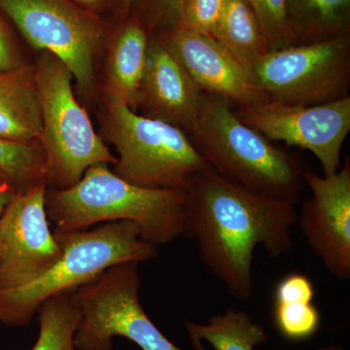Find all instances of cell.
<instances>
[{
	"mask_svg": "<svg viewBox=\"0 0 350 350\" xmlns=\"http://www.w3.org/2000/svg\"><path fill=\"white\" fill-rule=\"evenodd\" d=\"M183 234L195 239L200 261L239 301L253 294L252 262L262 244L271 258L293 247L297 213L221 176L207 163L185 189Z\"/></svg>",
	"mask_w": 350,
	"mask_h": 350,
	"instance_id": "cell-1",
	"label": "cell"
},
{
	"mask_svg": "<svg viewBox=\"0 0 350 350\" xmlns=\"http://www.w3.org/2000/svg\"><path fill=\"white\" fill-rule=\"evenodd\" d=\"M185 190L133 185L108 170L92 165L72 187L46 193V213L55 231H85L100 223L131 221L142 238L165 245L183 234Z\"/></svg>",
	"mask_w": 350,
	"mask_h": 350,
	"instance_id": "cell-2",
	"label": "cell"
},
{
	"mask_svg": "<svg viewBox=\"0 0 350 350\" xmlns=\"http://www.w3.org/2000/svg\"><path fill=\"white\" fill-rule=\"evenodd\" d=\"M232 105L215 94H202L197 122L189 135L196 150L228 180L296 206L306 185L303 163L245 125Z\"/></svg>",
	"mask_w": 350,
	"mask_h": 350,
	"instance_id": "cell-3",
	"label": "cell"
},
{
	"mask_svg": "<svg viewBox=\"0 0 350 350\" xmlns=\"http://www.w3.org/2000/svg\"><path fill=\"white\" fill-rule=\"evenodd\" d=\"M54 234L63 247L62 256L34 282L0 290V323L29 326L51 297L87 284L115 265L140 264L158 256L156 246L145 241L138 226L131 221L105 223L85 231H54Z\"/></svg>",
	"mask_w": 350,
	"mask_h": 350,
	"instance_id": "cell-4",
	"label": "cell"
},
{
	"mask_svg": "<svg viewBox=\"0 0 350 350\" xmlns=\"http://www.w3.org/2000/svg\"><path fill=\"white\" fill-rule=\"evenodd\" d=\"M46 54L34 68L42 117L41 144L47 161L46 186L64 190L78 183L92 165H115L117 158L76 100L70 71L56 57Z\"/></svg>",
	"mask_w": 350,
	"mask_h": 350,
	"instance_id": "cell-5",
	"label": "cell"
},
{
	"mask_svg": "<svg viewBox=\"0 0 350 350\" xmlns=\"http://www.w3.org/2000/svg\"><path fill=\"white\" fill-rule=\"evenodd\" d=\"M105 137L118 153L113 174L138 187L185 190L206 163L187 133L126 107H109Z\"/></svg>",
	"mask_w": 350,
	"mask_h": 350,
	"instance_id": "cell-6",
	"label": "cell"
},
{
	"mask_svg": "<svg viewBox=\"0 0 350 350\" xmlns=\"http://www.w3.org/2000/svg\"><path fill=\"white\" fill-rule=\"evenodd\" d=\"M139 264L121 262L76 288L80 322L76 350H113V338H125L142 350H182L149 319L139 301Z\"/></svg>",
	"mask_w": 350,
	"mask_h": 350,
	"instance_id": "cell-7",
	"label": "cell"
},
{
	"mask_svg": "<svg viewBox=\"0 0 350 350\" xmlns=\"http://www.w3.org/2000/svg\"><path fill=\"white\" fill-rule=\"evenodd\" d=\"M250 71L268 100L310 107L342 100L349 96V34L269 51Z\"/></svg>",
	"mask_w": 350,
	"mask_h": 350,
	"instance_id": "cell-8",
	"label": "cell"
},
{
	"mask_svg": "<svg viewBox=\"0 0 350 350\" xmlns=\"http://www.w3.org/2000/svg\"><path fill=\"white\" fill-rule=\"evenodd\" d=\"M0 9L34 48L56 57L82 92L93 85L94 55L103 29L68 0H0Z\"/></svg>",
	"mask_w": 350,
	"mask_h": 350,
	"instance_id": "cell-9",
	"label": "cell"
},
{
	"mask_svg": "<svg viewBox=\"0 0 350 350\" xmlns=\"http://www.w3.org/2000/svg\"><path fill=\"white\" fill-rule=\"evenodd\" d=\"M236 108L241 121L271 142L312 152L324 175L338 172L342 144L350 131L349 96L310 107L265 100Z\"/></svg>",
	"mask_w": 350,
	"mask_h": 350,
	"instance_id": "cell-10",
	"label": "cell"
},
{
	"mask_svg": "<svg viewBox=\"0 0 350 350\" xmlns=\"http://www.w3.org/2000/svg\"><path fill=\"white\" fill-rule=\"evenodd\" d=\"M46 193L41 184L16 194L0 216V290L34 282L62 256L46 213Z\"/></svg>",
	"mask_w": 350,
	"mask_h": 350,
	"instance_id": "cell-11",
	"label": "cell"
},
{
	"mask_svg": "<svg viewBox=\"0 0 350 350\" xmlns=\"http://www.w3.org/2000/svg\"><path fill=\"white\" fill-rule=\"evenodd\" d=\"M304 180L312 197L301 204L299 226L308 247L328 273L350 278V162L331 175L306 170Z\"/></svg>",
	"mask_w": 350,
	"mask_h": 350,
	"instance_id": "cell-12",
	"label": "cell"
},
{
	"mask_svg": "<svg viewBox=\"0 0 350 350\" xmlns=\"http://www.w3.org/2000/svg\"><path fill=\"white\" fill-rule=\"evenodd\" d=\"M160 38L204 93L224 98L237 107L268 100L250 69L211 36L170 29Z\"/></svg>",
	"mask_w": 350,
	"mask_h": 350,
	"instance_id": "cell-13",
	"label": "cell"
},
{
	"mask_svg": "<svg viewBox=\"0 0 350 350\" xmlns=\"http://www.w3.org/2000/svg\"><path fill=\"white\" fill-rule=\"evenodd\" d=\"M204 92L162 39L149 42L138 107L146 117L161 120L191 135Z\"/></svg>",
	"mask_w": 350,
	"mask_h": 350,
	"instance_id": "cell-14",
	"label": "cell"
},
{
	"mask_svg": "<svg viewBox=\"0 0 350 350\" xmlns=\"http://www.w3.org/2000/svg\"><path fill=\"white\" fill-rule=\"evenodd\" d=\"M42 117L36 69L22 64L0 72V138L41 142Z\"/></svg>",
	"mask_w": 350,
	"mask_h": 350,
	"instance_id": "cell-15",
	"label": "cell"
},
{
	"mask_svg": "<svg viewBox=\"0 0 350 350\" xmlns=\"http://www.w3.org/2000/svg\"><path fill=\"white\" fill-rule=\"evenodd\" d=\"M148 45L146 29L139 22L125 25L115 38L107 66L110 107H138Z\"/></svg>",
	"mask_w": 350,
	"mask_h": 350,
	"instance_id": "cell-16",
	"label": "cell"
},
{
	"mask_svg": "<svg viewBox=\"0 0 350 350\" xmlns=\"http://www.w3.org/2000/svg\"><path fill=\"white\" fill-rule=\"evenodd\" d=\"M314 297L312 280L303 273H289L280 280L273 297V319L283 337L300 342L317 333L321 317L312 304Z\"/></svg>",
	"mask_w": 350,
	"mask_h": 350,
	"instance_id": "cell-17",
	"label": "cell"
},
{
	"mask_svg": "<svg viewBox=\"0 0 350 350\" xmlns=\"http://www.w3.org/2000/svg\"><path fill=\"white\" fill-rule=\"evenodd\" d=\"M211 38L250 70L269 52L268 41L246 0H227Z\"/></svg>",
	"mask_w": 350,
	"mask_h": 350,
	"instance_id": "cell-18",
	"label": "cell"
},
{
	"mask_svg": "<svg viewBox=\"0 0 350 350\" xmlns=\"http://www.w3.org/2000/svg\"><path fill=\"white\" fill-rule=\"evenodd\" d=\"M184 324L196 350H204L202 340L215 350H255L268 340L264 327L253 321L245 310L234 308L213 317L206 325L187 319Z\"/></svg>",
	"mask_w": 350,
	"mask_h": 350,
	"instance_id": "cell-19",
	"label": "cell"
},
{
	"mask_svg": "<svg viewBox=\"0 0 350 350\" xmlns=\"http://www.w3.org/2000/svg\"><path fill=\"white\" fill-rule=\"evenodd\" d=\"M39 334L29 350H76L75 336L80 322L75 289L44 301L38 312Z\"/></svg>",
	"mask_w": 350,
	"mask_h": 350,
	"instance_id": "cell-20",
	"label": "cell"
},
{
	"mask_svg": "<svg viewBox=\"0 0 350 350\" xmlns=\"http://www.w3.org/2000/svg\"><path fill=\"white\" fill-rule=\"evenodd\" d=\"M0 175L17 194L46 184L47 161L41 142H20L0 138Z\"/></svg>",
	"mask_w": 350,
	"mask_h": 350,
	"instance_id": "cell-21",
	"label": "cell"
},
{
	"mask_svg": "<svg viewBox=\"0 0 350 350\" xmlns=\"http://www.w3.org/2000/svg\"><path fill=\"white\" fill-rule=\"evenodd\" d=\"M268 41L269 51L297 45L289 16L287 0H246Z\"/></svg>",
	"mask_w": 350,
	"mask_h": 350,
	"instance_id": "cell-22",
	"label": "cell"
},
{
	"mask_svg": "<svg viewBox=\"0 0 350 350\" xmlns=\"http://www.w3.org/2000/svg\"><path fill=\"white\" fill-rule=\"evenodd\" d=\"M227 0H184L172 29L211 36Z\"/></svg>",
	"mask_w": 350,
	"mask_h": 350,
	"instance_id": "cell-23",
	"label": "cell"
},
{
	"mask_svg": "<svg viewBox=\"0 0 350 350\" xmlns=\"http://www.w3.org/2000/svg\"><path fill=\"white\" fill-rule=\"evenodd\" d=\"M183 2L184 0H144L142 11L147 25H170L172 29Z\"/></svg>",
	"mask_w": 350,
	"mask_h": 350,
	"instance_id": "cell-24",
	"label": "cell"
},
{
	"mask_svg": "<svg viewBox=\"0 0 350 350\" xmlns=\"http://www.w3.org/2000/svg\"><path fill=\"white\" fill-rule=\"evenodd\" d=\"M19 56L16 52L10 34L3 20L0 17V72L12 70L22 66Z\"/></svg>",
	"mask_w": 350,
	"mask_h": 350,
	"instance_id": "cell-25",
	"label": "cell"
},
{
	"mask_svg": "<svg viewBox=\"0 0 350 350\" xmlns=\"http://www.w3.org/2000/svg\"><path fill=\"white\" fill-rule=\"evenodd\" d=\"M16 194L17 192L12 185L2 175H0V216L4 213L9 202L12 200Z\"/></svg>",
	"mask_w": 350,
	"mask_h": 350,
	"instance_id": "cell-26",
	"label": "cell"
},
{
	"mask_svg": "<svg viewBox=\"0 0 350 350\" xmlns=\"http://www.w3.org/2000/svg\"><path fill=\"white\" fill-rule=\"evenodd\" d=\"M135 1V0H118L119 5L121 6L122 9H124V10H128Z\"/></svg>",
	"mask_w": 350,
	"mask_h": 350,
	"instance_id": "cell-27",
	"label": "cell"
},
{
	"mask_svg": "<svg viewBox=\"0 0 350 350\" xmlns=\"http://www.w3.org/2000/svg\"><path fill=\"white\" fill-rule=\"evenodd\" d=\"M317 350H344V349H342V347H338V345H327V347H319V349H317Z\"/></svg>",
	"mask_w": 350,
	"mask_h": 350,
	"instance_id": "cell-28",
	"label": "cell"
},
{
	"mask_svg": "<svg viewBox=\"0 0 350 350\" xmlns=\"http://www.w3.org/2000/svg\"><path fill=\"white\" fill-rule=\"evenodd\" d=\"M78 1L83 2V3H94L98 0H78Z\"/></svg>",
	"mask_w": 350,
	"mask_h": 350,
	"instance_id": "cell-29",
	"label": "cell"
}]
</instances>
